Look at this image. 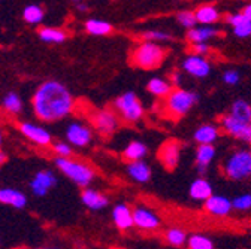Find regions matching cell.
<instances>
[{"mask_svg": "<svg viewBox=\"0 0 251 249\" xmlns=\"http://www.w3.org/2000/svg\"><path fill=\"white\" fill-rule=\"evenodd\" d=\"M35 115L45 122H54L66 118L75 106L71 91L58 81H47L38 87L31 99Z\"/></svg>", "mask_w": 251, "mask_h": 249, "instance_id": "6da1fadb", "label": "cell"}, {"mask_svg": "<svg viewBox=\"0 0 251 249\" xmlns=\"http://www.w3.org/2000/svg\"><path fill=\"white\" fill-rule=\"evenodd\" d=\"M166 57V51L154 41H144L132 52V63L141 69L152 70L160 68Z\"/></svg>", "mask_w": 251, "mask_h": 249, "instance_id": "7a4b0ae2", "label": "cell"}, {"mask_svg": "<svg viewBox=\"0 0 251 249\" xmlns=\"http://www.w3.org/2000/svg\"><path fill=\"white\" fill-rule=\"evenodd\" d=\"M55 166L66 178H69L74 183L82 186V188L88 186L94 179V170L88 164L71 160L69 157H57Z\"/></svg>", "mask_w": 251, "mask_h": 249, "instance_id": "3957f363", "label": "cell"}, {"mask_svg": "<svg viewBox=\"0 0 251 249\" xmlns=\"http://www.w3.org/2000/svg\"><path fill=\"white\" fill-rule=\"evenodd\" d=\"M198 94L193 91H187L182 88L172 90L166 96V112L174 118H181L188 113V111H192V108L198 103Z\"/></svg>", "mask_w": 251, "mask_h": 249, "instance_id": "277c9868", "label": "cell"}, {"mask_svg": "<svg viewBox=\"0 0 251 249\" xmlns=\"http://www.w3.org/2000/svg\"><path fill=\"white\" fill-rule=\"evenodd\" d=\"M223 172L232 181H242L251 176V151L238 149L230 154L225 161Z\"/></svg>", "mask_w": 251, "mask_h": 249, "instance_id": "5b68a950", "label": "cell"}, {"mask_svg": "<svg viewBox=\"0 0 251 249\" xmlns=\"http://www.w3.org/2000/svg\"><path fill=\"white\" fill-rule=\"evenodd\" d=\"M115 111L127 122H138L144 116V106L135 92H124L115 100Z\"/></svg>", "mask_w": 251, "mask_h": 249, "instance_id": "8992f818", "label": "cell"}, {"mask_svg": "<svg viewBox=\"0 0 251 249\" xmlns=\"http://www.w3.org/2000/svg\"><path fill=\"white\" fill-rule=\"evenodd\" d=\"M220 122H222V127L225 129V132L227 135H230L232 137H235L241 142L251 143V122L241 121V119L232 116L230 113L223 116Z\"/></svg>", "mask_w": 251, "mask_h": 249, "instance_id": "52a82bcc", "label": "cell"}, {"mask_svg": "<svg viewBox=\"0 0 251 249\" xmlns=\"http://www.w3.org/2000/svg\"><path fill=\"white\" fill-rule=\"evenodd\" d=\"M18 130L24 137H27L30 142H33L39 146H50L52 143L51 133L45 130L44 127L36 126V124H31L28 121H21L18 122Z\"/></svg>", "mask_w": 251, "mask_h": 249, "instance_id": "ba28073f", "label": "cell"}, {"mask_svg": "<svg viewBox=\"0 0 251 249\" xmlns=\"http://www.w3.org/2000/svg\"><path fill=\"white\" fill-rule=\"evenodd\" d=\"M133 223L142 231H155V230H159L162 220H160V216L155 212H152L151 209L138 206L133 209Z\"/></svg>", "mask_w": 251, "mask_h": 249, "instance_id": "9c48e42d", "label": "cell"}, {"mask_svg": "<svg viewBox=\"0 0 251 249\" xmlns=\"http://www.w3.org/2000/svg\"><path fill=\"white\" fill-rule=\"evenodd\" d=\"M66 139L72 146L85 148L93 140V132L85 124L75 121V122H71L66 129Z\"/></svg>", "mask_w": 251, "mask_h": 249, "instance_id": "30bf717a", "label": "cell"}, {"mask_svg": "<svg viewBox=\"0 0 251 249\" xmlns=\"http://www.w3.org/2000/svg\"><path fill=\"white\" fill-rule=\"evenodd\" d=\"M57 185V176L52 170H39L30 181V190L35 196L44 197Z\"/></svg>", "mask_w": 251, "mask_h": 249, "instance_id": "8fae6325", "label": "cell"}, {"mask_svg": "<svg viewBox=\"0 0 251 249\" xmlns=\"http://www.w3.org/2000/svg\"><path fill=\"white\" fill-rule=\"evenodd\" d=\"M91 122L94 129L102 135H111L118 127V118L112 111L108 109H99L94 111L91 115Z\"/></svg>", "mask_w": 251, "mask_h": 249, "instance_id": "7c38bea8", "label": "cell"}, {"mask_svg": "<svg viewBox=\"0 0 251 249\" xmlns=\"http://www.w3.org/2000/svg\"><path fill=\"white\" fill-rule=\"evenodd\" d=\"M182 69L193 78H206L211 73V63L201 54H192L182 61Z\"/></svg>", "mask_w": 251, "mask_h": 249, "instance_id": "4fadbf2b", "label": "cell"}, {"mask_svg": "<svg viewBox=\"0 0 251 249\" xmlns=\"http://www.w3.org/2000/svg\"><path fill=\"white\" fill-rule=\"evenodd\" d=\"M203 207L212 216L222 218V216H229L230 215V212L233 209V204H232V200L225 197V196L212 194L203 202Z\"/></svg>", "mask_w": 251, "mask_h": 249, "instance_id": "5bb4252c", "label": "cell"}, {"mask_svg": "<svg viewBox=\"0 0 251 249\" xmlns=\"http://www.w3.org/2000/svg\"><path fill=\"white\" fill-rule=\"evenodd\" d=\"M160 161L168 170H175L181 161V145L175 140L163 143L160 149Z\"/></svg>", "mask_w": 251, "mask_h": 249, "instance_id": "9a60e30c", "label": "cell"}, {"mask_svg": "<svg viewBox=\"0 0 251 249\" xmlns=\"http://www.w3.org/2000/svg\"><path fill=\"white\" fill-rule=\"evenodd\" d=\"M112 220H114L115 227L120 231H127L135 226V223H133V210L126 203H118L114 207Z\"/></svg>", "mask_w": 251, "mask_h": 249, "instance_id": "2e32d148", "label": "cell"}, {"mask_svg": "<svg viewBox=\"0 0 251 249\" xmlns=\"http://www.w3.org/2000/svg\"><path fill=\"white\" fill-rule=\"evenodd\" d=\"M81 200H82V203L90 210H102L109 203V199L105 194H102L98 190L87 188V186H85V188L82 190V193H81Z\"/></svg>", "mask_w": 251, "mask_h": 249, "instance_id": "e0dca14e", "label": "cell"}, {"mask_svg": "<svg viewBox=\"0 0 251 249\" xmlns=\"http://www.w3.org/2000/svg\"><path fill=\"white\" fill-rule=\"evenodd\" d=\"M226 21L230 24V27H232V30H233L235 36H238V38H241V39L251 36V20H248L242 12L229 15Z\"/></svg>", "mask_w": 251, "mask_h": 249, "instance_id": "ac0fdd59", "label": "cell"}, {"mask_svg": "<svg viewBox=\"0 0 251 249\" xmlns=\"http://www.w3.org/2000/svg\"><path fill=\"white\" fill-rule=\"evenodd\" d=\"M215 146L214 143H203L199 145L196 149V167L199 172H206L208 166L212 163V160L215 158Z\"/></svg>", "mask_w": 251, "mask_h": 249, "instance_id": "d6986e66", "label": "cell"}, {"mask_svg": "<svg viewBox=\"0 0 251 249\" xmlns=\"http://www.w3.org/2000/svg\"><path fill=\"white\" fill-rule=\"evenodd\" d=\"M0 203L9 204L15 209H24L27 204V196L14 188H0Z\"/></svg>", "mask_w": 251, "mask_h": 249, "instance_id": "ffe728a7", "label": "cell"}, {"mask_svg": "<svg viewBox=\"0 0 251 249\" xmlns=\"http://www.w3.org/2000/svg\"><path fill=\"white\" fill-rule=\"evenodd\" d=\"M190 197L196 202H205L209 196H212V186L205 178H198L192 182L190 190H188Z\"/></svg>", "mask_w": 251, "mask_h": 249, "instance_id": "44dd1931", "label": "cell"}, {"mask_svg": "<svg viewBox=\"0 0 251 249\" xmlns=\"http://www.w3.org/2000/svg\"><path fill=\"white\" fill-rule=\"evenodd\" d=\"M127 173L138 183H147L151 179V169L144 160L130 161L127 166Z\"/></svg>", "mask_w": 251, "mask_h": 249, "instance_id": "7402d4cb", "label": "cell"}, {"mask_svg": "<svg viewBox=\"0 0 251 249\" xmlns=\"http://www.w3.org/2000/svg\"><path fill=\"white\" fill-rule=\"evenodd\" d=\"M220 137V130L214 124H203L199 129H196L193 139L198 145H203V143H214L217 142V139Z\"/></svg>", "mask_w": 251, "mask_h": 249, "instance_id": "603a6c76", "label": "cell"}, {"mask_svg": "<svg viewBox=\"0 0 251 249\" xmlns=\"http://www.w3.org/2000/svg\"><path fill=\"white\" fill-rule=\"evenodd\" d=\"M220 35V30L214 27H192L187 33V39L192 44L196 42H208L209 39L215 38Z\"/></svg>", "mask_w": 251, "mask_h": 249, "instance_id": "cb8c5ba5", "label": "cell"}, {"mask_svg": "<svg viewBox=\"0 0 251 249\" xmlns=\"http://www.w3.org/2000/svg\"><path fill=\"white\" fill-rule=\"evenodd\" d=\"M85 30L93 35V36H106L112 32V25L108 21L103 20H98V18H90L85 21L84 24Z\"/></svg>", "mask_w": 251, "mask_h": 249, "instance_id": "d4e9b609", "label": "cell"}, {"mask_svg": "<svg viewBox=\"0 0 251 249\" xmlns=\"http://www.w3.org/2000/svg\"><path fill=\"white\" fill-rule=\"evenodd\" d=\"M147 90L154 97H166L172 91V84H171V81H166L162 78H152L148 81Z\"/></svg>", "mask_w": 251, "mask_h": 249, "instance_id": "484cf974", "label": "cell"}, {"mask_svg": "<svg viewBox=\"0 0 251 249\" xmlns=\"http://www.w3.org/2000/svg\"><path fill=\"white\" fill-rule=\"evenodd\" d=\"M195 15H196L198 23L202 25H209V24H214L220 20V12L212 5H205V6L198 8L195 11Z\"/></svg>", "mask_w": 251, "mask_h": 249, "instance_id": "4316f807", "label": "cell"}, {"mask_svg": "<svg viewBox=\"0 0 251 249\" xmlns=\"http://www.w3.org/2000/svg\"><path fill=\"white\" fill-rule=\"evenodd\" d=\"M147 152H148V149L142 142L133 140L126 146V149L123 152V157L127 161H136V160H142L147 155Z\"/></svg>", "mask_w": 251, "mask_h": 249, "instance_id": "83f0119b", "label": "cell"}, {"mask_svg": "<svg viewBox=\"0 0 251 249\" xmlns=\"http://www.w3.org/2000/svg\"><path fill=\"white\" fill-rule=\"evenodd\" d=\"M39 38L42 42H47V44H61V42L66 41L68 35H66L65 30L44 27L39 30Z\"/></svg>", "mask_w": 251, "mask_h": 249, "instance_id": "f1b7e54d", "label": "cell"}, {"mask_svg": "<svg viewBox=\"0 0 251 249\" xmlns=\"http://www.w3.org/2000/svg\"><path fill=\"white\" fill-rule=\"evenodd\" d=\"M230 115L241 121L251 122V105L242 99H238L230 106Z\"/></svg>", "mask_w": 251, "mask_h": 249, "instance_id": "f546056e", "label": "cell"}, {"mask_svg": "<svg viewBox=\"0 0 251 249\" xmlns=\"http://www.w3.org/2000/svg\"><path fill=\"white\" fill-rule=\"evenodd\" d=\"M187 233L182 230V228H178V227H172L169 230H166L165 233V240L168 242V245L171 246H184L187 243Z\"/></svg>", "mask_w": 251, "mask_h": 249, "instance_id": "4dcf8cb0", "label": "cell"}, {"mask_svg": "<svg viewBox=\"0 0 251 249\" xmlns=\"http://www.w3.org/2000/svg\"><path fill=\"white\" fill-rule=\"evenodd\" d=\"M44 15L45 12L39 5H28L23 11V18L28 24H39L44 20Z\"/></svg>", "mask_w": 251, "mask_h": 249, "instance_id": "1f68e13d", "label": "cell"}, {"mask_svg": "<svg viewBox=\"0 0 251 249\" xmlns=\"http://www.w3.org/2000/svg\"><path fill=\"white\" fill-rule=\"evenodd\" d=\"M2 105H3L5 111L9 113H20L23 109V100L17 92H8V94L3 97Z\"/></svg>", "mask_w": 251, "mask_h": 249, "instance_id": "d6a6232c", "label": "cell"}, {"mask_svg": "<svg viewBox=\"0 0 251 249\" xmlns=\"http://www.w3.org/2000/svg\"><path fill=\"white\" fill-rule=\"evenodd\" d=\"M187 246L190 249H212L214 242L203 234H192L187 239Z\"/></svg>", "mask_w": 251, "mask_h": 249, "instance_id": "836d02e7", "label": "cell"}, {"mask_svg": "<svg viewBox=\"0 0 251 249\" xmlns=\"http://www.w3.org/2000/svg\"><path fill=\"white\" fill-rule=\"evenodd\" d=\"M176 20L187 30H190L192 27H195L198 24V20H196L195 12H190V11H182V12H179L176 15Z\"/></svg>", "mask_w": 251, "mask_h": 249, "instance_id": "e575fe53", "label": "cell"}, {"mask_svg": "<svg viewBox=\"0 0 251 249\" xmlns=\"http://www.w3.org/2000/svg\"><path fill=\"white\" fill-rule=\"evenodd\" d=\"M144 41H154V42H163V41H171L172 36L168 32H163V30H150V32H145L142 35Z\"/></svg>", "mask_w": 251, "mask_h": 249, "instance_id": "d590c367", "label": "cell"}, {"mask_svg": "<svg viewBox=\"0 0 251 249\" xmlns=\"http://www.w3.org/2000/svg\"><path fill=\"white\" fill-rule=\"evenodd\" d=\"M232 204H233V209L235 210H250L251 209V194H242V196H238L232 200Z\"/></svg>", "mask_w": 251, "mask_h": 249, "instance_id": "8d00e7d4", "label": "cell"}, {"mask_svg": "<svg viewBox=\"0 0 251 249\" xmlns=\"http://www.w3.org/2000/svg\"><path fill=\"white\" fill-rule=\"evenodd\" d=\"M52 149L57 154V157H71L72 155V145L69 142H57L52 145Z\"/></svg>", "mask_w": 251, "mask_h": 249, "instance_id": "74e56055", "label": "cell"}, {"mask_svg": "<svg viewBox=\"0 0 251 249\" xmlns=\"http://www.w3.org/2000/svg\"><path fill=\"white\" fill-rule=\"evenodd\" d=\"M241 81V75L236 70H226L223 73V82L227 85H236Z\"/></svg>", "mask_w": 251, "mask_h": 249, "instance_id": "f35d334b", "label": "cell"}, {"mask_svg": "<svg viewBox=\"0 0 251 249\" xmlns=\"http://www.w3.org/2000/svg\"><path fill=\"white\" fill-rule=\"evenodd\" d=\"M193 49L196 54L206 55L209 52V45H208V42H196V44H193Z\"/></svg>", "mask_w": 251, "mask_h": 249, "instance_id": "ab89813d", "label": "cell"}, {"mask_svg": "<svg viewBox=\"0 0 251 249\" xmlns=\"http://www.w3.org/2000/svg\"><path fill=\"white\" fill-rule=\"evenodd\" d=\"M171 84L175 85V87H179V84H181V75H179L178 72H174V73H172V76H171Z\"/></svg>", "mask_w": 251, "mask_h": 249, "instance_id": "60d3db41", "label": "cell"}, {"mask_svg": "<svg viewBox=\"0 0 251 249\" xmlns=\"http://www.w3.org/2000/svg\"><path fill=\"white\" fill-rule=\"evenodd\" d=\"M241 12H242V14H244V15H245L248 20H251V3H250V5H247V6H245V8H244Z\"/></svg>", "mask_w": 251, "mask_h": 249, "instance_id": "b9f144b4", "label": "cell"}, {"mask_svg": "<svg viewBox=\"0 0 251 249\" xmlns=\"http://www.w3.org/2000/svg\"><path fill=\"white\" fill-rule=\"evenodd\" d=\"M8 160V157H6V154L3 152V151H0V166H2L5 161Z\"/></svg>", "mask_w": 251, "mask_h": 249, "instance_id": "7bdbcfd3", "label": "cell"}, {"mask_svg": "<svg viewBox=\"0 0 251 249\" xmlns=\"http://www.w3.org/2000/svg\"><path fill=\"white\" fill-rule=\"evenodd\" d=\"M78 11H79V12H87V11H88V6H87L85 3H79V5H78Z\"/></svg>", "mask_w": 251, "mask_h": 249, "instance_id": "ee69618b", "label": "cell"}, {"mask_svg": "<svg viewBox=\"0 0 251 249\" xmlns=\"http://www.w3.org/2000/svg\"><path fill=\"white\" fill-rule=\"evenodd\" d=\"M2 143H3V133L0 130V146H2Z\"/></svg>", "mask_w": 251, "mask_h": 249, "instance_id": "f6af8a7d", "label": "cell"}, {"mask_svg": "<svg viewBox=\"0 0 251 249\" xmlns=\"http://www.w3.org/2000/svg\"><path fill=\"white\" fill-rule=\"evenodd\" d=\"M74 2H81V0H74Z\"/></svg>", "mask_w": 251, "mask_h": 249, "instance_id": "bcb514c9", "label": "cell"}]
</instances>
